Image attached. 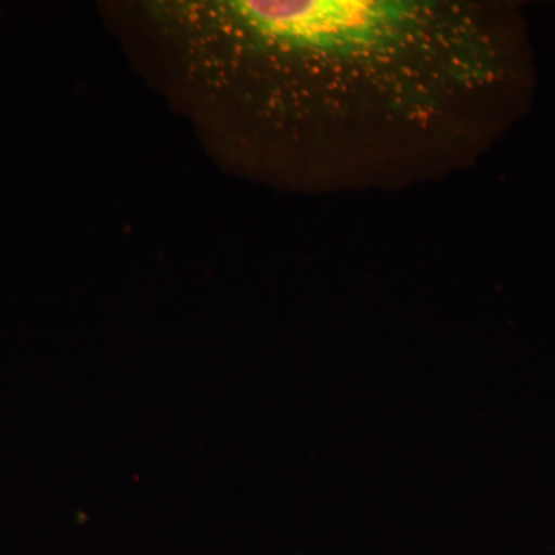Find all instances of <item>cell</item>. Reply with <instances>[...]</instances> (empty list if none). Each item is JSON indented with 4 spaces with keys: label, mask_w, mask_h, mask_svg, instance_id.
<instances>
[{
    "label": "cell",
    "mask_w": 555,
    "mask_h": 555,
    "mask_svg": "<svg viewBox=\"0 0 555 555\" xmlns=\"http://www.w3.org/2000/svg\"><path fill=\"white\" fill-rule=\"evenodd\" d=\"M116 39L215 164L297 195L466 173L539 86L511 0H147Z\"/></svg>",
    "instance_id": "obj_1"
}]
</instances>
